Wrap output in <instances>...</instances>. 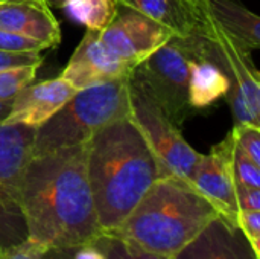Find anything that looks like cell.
Returning a JSON list of instances; mask_svg holds the SVG:
<instances>
[{"instance_id": "obj_1", "label": "cell", "mask_w": 260, "mask_h": 259, "mask_svg": "<svg viewBox=\"0 0 260 259\" xmlns=\"http://www.w3.org/2000/svg\"><path fill=\"white\" fill-rule=\"evenodd\" d=\"M85 159L87 143L30 157L20 189L29 240L75 247L101 234Z\"/></svg>"}, {"instance_id": "obj_2", "label": "cell", "mask_w": 260, "mask_h": 259, "mask_svg": "<svg viewBox=\"0 0 260 259\" xmlns=\"http://www.w3.org/2000/svg\"><path fill=\"white\" fill-rule=\"evenodd\" d=\"M85 163L101 232L114 231L146 191L165 177L131 116L93 134L87 142Z\"/></svg>"}, {"instance_id": "obj_3", "label": "cell", "mask_w": 260, "mask_h": 259, "mask_svg": "<svg viewBox=\"0 0 260 259\" xmlns=\"http://www.w3.org/2000/svg\"><path fill=\"white\" fill-rule=\"evenodd\" d=\"M216 215L218 211L192 185L166 176L146 191L111 234L146 252L174 258Z\"/></svg>"}, {"instance_id": "obj_4", "label": "cell", "mask_w": 260, "mask_h": 259, "mask_svg": "<svg viewBox=\"0 0 260 259\" xmlns=\"http://www.w3.org/2000/svg\"><path fill=\"white\" fill-rule=\"evenodd\" d=\"M128 78L78 90L52 118L35 128L32 156L87 143L104 127L131 116Z\"/></svg>"}, {"instance_id": "obj_5", "label": "cell", "mask_w": 260, "mask_h": 259, "mask_svg": "<svg viewBox=\"0 0 260 259\" xmlns=\"http://www.w3.org/2000/svg\"><path fill=\"white\" fill-rule=\"evenodd\" d=\"M213 43L204 37H172L146 60L139 63L134 76L165 116L181 130L195 110L189 99V61L210 53Z\"/></svg>"}, {"instance_id": "obj_6", "label": "cell", "mask_w": 260, "mask_h": 259, "mask_svg": "<svg viewBox=\"0 0 260 259\" xmlns=\"http://www.w3.org/2000/svg\"><path fill=\"white\" fill-rule=\"evenodd\" d=\"M35 128L0 125V249L23 243L27 231L20 206L21 180L32 157Z\"/></svg>"}, {"instance_id": "obj_7", "label": "cell", "mask_w": 260, "mask_h": 259, "mask_svg": "<svg viewBox=\"0 0 260 259\" xmlns=\"http://www.w3.org/2000/svg\"><path fill=\"white\" fill-rule=\"evenodd\" d=\"M128 92L131 119L154 151L165 177L172 176L190 185V177L200 159V153L183 139L181 130L165 116L142 84L131 75Z\"/></svg>"}, {"instance_id": "obj_8", "label": "cell", "mask_w": 260, "mask_h": 259, "mask_svg": "<svg viewBox=\"0 0 260 259\" xmlns=\"http://www.w3.org/2000/svg\"><path fill=\"white\" fill-rule=\"evenodd\" d=\"M99 37L113 55L136 67L168 43L174 32L139 11L117 3L113 21L99 32Z\"/></svg>"}, {"instance_id": "obj_9", "label": "cell", "mask_w": 260, "mask_h": 259, "mask_svg": "<svg viewBox=\"0 0 260 259\" xmlns=\"http://www.w3.org/2000/svg\"><path fill=\"white\" fill-rule=\"evenodd\" d=\"M213 23V21H212ZM210 41L216 46L222 63L227 64L236 85L232 90L230 104L238 124L259 127L260 124V84L259 72L251 64L250 53L242 50L221 27L212 26Z\"/></svg>"}, {"instance_id": "obj_10", "label": "cell", "mask_w": 260, "mask_h": 259, "mask_svg": "<svg viewBox=\"0 0 260 259\" xmlns=\"http://www.w3.org/2000/svg\"><path fill=\"white\" fill-rule=\"evenodd\" d=\"M232 150L233 136L230 133L221 143L215 145L209 154H200L190 177V185L218 211V214L236 223L239 208L235 194Z\"/></svg>"}, {"instance_id": "obj_11", "label": "cell", "mask_w": 260, "mask_h": 259, "mask_svg": "<svg viewBox=\"0 0 260 259\" xmlns=\"http://www.w3.org/2000/svg\"><path fill=\"white\" fill-rule=\"evenodd\" d=\"M99 32L101 31L87 29L84 38L69 60V64L59 75L76 90L128 78L134 70L131 64L119 60L104 46Z\"/></svg>"}, {"instance_id": "obj_12", "label": "cell", "mask_w": 260, "mask_h": 259, "mask_svg": "<svg viewBox=\"0 0 260 259\" xmlns=\"http://www.w3.org/2000/svg\"><path fill=\"white\" fill-rule=\"evenodd\" d=\"M172 259H260L239 226L218 214Z\"/></svg>"}, {"instance_id": "obj_13", "label": "cell", "mask_w": 260, "mask_h": 259, "mask_svg": "<svg viewBox=\"0 0 260 259\" xmlns=\"http://www.w3.org/2000/svg\"><path fill=\"white\" fill-rule=\"evenodd\" d=\"M76 92L78 90L62 76L26 85L14 98L11 113L3 124H20L38 128Z\"/></svg>"}, {"instance_id": "obj_14", "label": "cell", "mask_w": 260, "mask_h": 259, "mask_svg": "<svg viewBox=\"0 0 260 259\" xmlns=\"http://www.w3.org/2000/svg\"><path fill=\"white\" fill-rule=\"evenodd\" d=\"M154 21L166 26L180 38L204 37L210 40L212 20L187 0H117Z\"/></svg>"}, {"instance_id": "obj_15", "label": "cell", "mask_w": 260, "mask_h": 259, "mask_svg": "<svg viewBox=\"0 0 260 259\" xmlns=\"http://www.w3.org/2000/svg\"><path fill=\"white\" fill-rule=\"evenodd\" d=\"M0 29L37 38L49 47L61 41L59 24L43 0H0Z\"/></svg>"}, {"instance_id": "obj_16", "label": "cell", "mask_w": 260, "mask_h": 259, "mask_svg": "<svg viewBox=\"0 0 260 259\" xmlns=\"http://www.w3.org/2000/svg\"><path fill=\"white\" fill-rule=\"evenodd\" d=\"M209 18L221 27L242 50L260 46L259 17L235 0H207Z\"/></svg>"}, {"instance_id": "obj_17", "label": "cell", "mask_w": 260, "mask_h": 259, "mask_svg": "<svg viewBox=\"0 0 260 259\" xmlns=\"http://www.w3.org/2000/svg\"><path fill=\"white\" fill-rule=\"evenodd\" d=\"M212 53L189 61V99L193 108H204L229 95L232 84Z\"/></svg>"}, {"instance_id": "obj_18", "label": "cell", "mask_w": 260, "mask_h": 259, "mask_svg": "<svg viewBox=\"0 0 260 259\" xmlns=\"http://www.w3.org/2000/svg\"><path fill=\"white\" fill-rule=\"evenodd\" d=\"M67 14L91 31H104L114 18L117 0H67Z\"/></svg>"}, {"instance_id": "obj_19", "label": "cell", "mask_w": 260, "mask_h": 259, "mask_svg": "<svg viewBox=\"0 0 260 259\" xmlns=\"http://www.w3.org/2000/svg\"><path fill=\"white\" fill-rule=\"evenodd\" d=\"M93 243L101 249L105 259H172L146 252L111 232H101Z\"/></svg>"}, {"instance_id": "obj_20", "label": "cell", "mask_w": 260, "mask_h": 259, "mask_svg": "<svg viewBox=\"0 0 260 259\" xmlns=\"http://www.w3.org/2000/svg\"><path fill=\"white\" fill-rule=\"evenodd\" d=\"M38 67L40 66H20L0 70V99L12 101L18 92L35 79Z\"/></svg>"}, {"instance_id": "obj_21", "label": "cell", "mask_w": 260, "mask_h": 259, "mask_svg": "<svg viewBox=\"0 0 260 259\" xmlns=\"http://www.w3.org/2000/svg\"><path fill=\"white\" fill-rule=\"evenodd\" d=\"M232 168H233V176L236 182L260 189V166L256 165L235 143V139H233V150H232Z\"/></svg>"}, {"instance_id": "obj_22", "label": "cell", "mask_w": 260, "mask_h": 259, "mask_svg": "<svg viewBox=\"0 0 260 259\" xmlns=\"http://www.w3.org/2000/svg\"><path fill=\"white\" fill-rule=\"evenodd\" d=\"M235 143L260 166V130L248 124H236L232 130Z\"/></svg>"}, {"instance_id": "obj_23", "label": "cell", "mask_w": 260, "mask_h": 259, "mask_svg": "<svg viewBox=\"0 0 260 259\" xmlns=\"http://www.w3.org/2000/svg\"><path fill=\"white\" fill-rule=\"evenodd\" d=\"M49 46L37 38L0 29V50L11 52H40Z\"/></svg>"}, {"instance_id": "obj_24", "label": "cell", "mask_w": 260, "mask_h": 259, "mask_svg": "<svg viewBox=\"0 0 260 259\" xmlns=\"http://www.w3.org/2000/svg\"><path fill=\"white\" fill-rule=\"evenodd\" d=\"M236 224L244 232L254 252L260 255V211H239Z\"/></svg>"}, {"instance_id": "obj_25", "label": "cell", "mask_w": 260, "mask_h": 259, "mask_svg": "<svg viewBox=\"0 0 260 259\" xmlns=\"http://www.w3.org/2000/svg\"><path fill=\"white\" fill-rule=\"evenodd\" d=\"M46 250V246L26 238L20 244L8 249H0V259H41Z\"/></svg>"}, {"instance_id": "obj_26", "label": "cell", "mask_w": 260, "mask_h": 259, "mask_svg": "<svg viewBox=\"0 0 260 259\" xmlns=\"http://www.w3.org/2000/svg\"><path fill=\"white\" fill-rule=\"evenodd\" d=\"M43 56L40 52H11L0 50V70L20 66H40Z\"/></svg>"}, {"instance_id": "obj_27", "label": "cell", "mask_w": 260, "mask_h": 259, "mask_svg": "<svg viewBox=\"0 0 260 259\" xmlns=\"http://www.w3.org/2000/svg\"><path fill=\"white\" fill-rule=\"evenodd\" d=\"M235 194L239 211H260V189L235 180Z\"/></svg>"}, {"instance_id": "obj_28", "label": "cell", "mask_w": 260, "mask_h": 259, "mask_svg": "<svg viewBox=\"0 0 260 259\" xmlns=\"http://www.w3.org/2000/svg\"><path fill=\"white\" fill-rule=\"evenodd\" d=\"M72 259H105L101 249L91 241L87 244L72 247Z\"/></svg>"}, {"instance_id": "obj_29", "label": "cell", "mask_w": 260, "mask_h": 259, "mask_svg": "<svg viewBox=\"0 0 260 259\" xmlns=\"http://www.w3.org/2000/svg\"><path fill=\"white\" fill-rule=\"evenodd\" d=\"M72 247H50L41 259H72Z\"/></svg>"}, {"instance_id": "obj_30", "label": "cell", "mask_w": 260, "mask_h": 259, "mask_svg": "<svg viewBox=\"0 0 260 259\" xmlns=\"http://www.w3.org/2000/svg\"><path fill=\"white\" fill-rule=\"evenodd\" d=\"M12 101H5V99H0V125L5 122V119L9 116L11 113V108H12Z\"/></svg>"}, {"instance_id": "obj_31", "label": "cell", "mask_w": 260, "mask_h": 259, "mask_svg": "<svg viewBox=\"0 0 260 259\" xmlns=\"http://www.w3.org/2000/svg\"><path fill=\"white\" fill-rule=\"evenodd\" d=\"M192 6H195L198 11H201L204 15L209 17V5H207V0H187Z\"/></svg>"}, {"instance_id": "obj_32", "label": "cell", "mask_w": 260, "mask_h": 259, "mask_svg": "<svg viewBox=\"0 0 260 259\" xmlns=\"http://www.w3.org/2000/svg\"><path fill=\"white\" fill-rule=\"evenodd\" d=\"M47 6H52V8H64L66 2L67 0H43Z\"/></svg>"}]
</instances>
